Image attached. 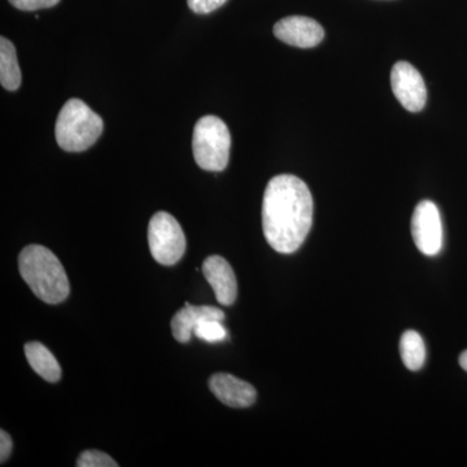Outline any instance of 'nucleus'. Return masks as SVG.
<instances>
[{"mask_svg": "<svg viewBox=\"0 0 467 467\" xmlns=\"http://www.w3.org/2000/svg\"><path fill=\"white\" fill-rule=\"evenodd\" d=\"M313 223V198L308 186L291 174L267 183L263 201L266 242L279 254H291L306 242Z\"/></svg>", "mask_w": 467, "mask_h": 467, "instance_id": "f257e3e1", "label": "nucleus"}, {"mask_svg": "<svg viewBox=\"0 0 467 467\" xmlns=\"http://www.w3.org/2000/svg\"><path fill=\"white\" fill-rule=\"evenodd\" d=\"M18 270L33 294L45 303L55 306L69 296L66 269L48 248L27 245L18 256Z\"/></svg>", "mask_w": 467, "mask_h": 467, "instance_id": "f03ea898", "label": "nucleus"}, {"mask_svg": "<svg viewBox=\"0 0 467 467\" xmlns=\"http://www.w3.org/2000/svg\"><path fill=\"white\" fill-rule=\"evenodd\" d=\"M103 128L101 117L85 101L70 99L58 113L55 135L60 149L67 152H82L97 143Z\"/></svg>", "mask_w": 467, "mask_h": 467, "instance_id": "7ed1b4c3", "label": "nucleus"}, {"mask_svg": "<svg viewBox=\"0 0 467 467\" xmlns=\"http://www.w3.org/2000/svg\"><path fill=\"white\" fill-rule=\"evenodd\" d=\"M232 135L217 116H204L196 122L192 135L193 158L208 171H223L229 164Z\"/></svg>", "mask_w": 467, "mask_h": 467, "instance_id": "20e7f679", "label": "nucleus"}, {"mask_svg": "<svg viewBox=\"0 0 467 467\" xmlns=\"http://www.w3.org/2000/svg\"><path fill=\"white\" fill-rule=\"evenodd\" d=\"M150 254L159 264L175 265L186 251V238L182 227L171 214L158 212L150 218L149 225Z\"/></svg>", "mask_w": 467, "mask_h": 467, "instance_id": "39448f33", "label": "nucleus"}, {"mask_svg": "<svg viewBox=\"0 0 467 467\" xmlns=\"http://www.w3.org/2000/svg\"><path fill=\"white\" fill-rule=\"evenodd\" d=\"M411 235L418 250L426 256H436L441 251L442 223L435 202L423 201L414 209Z\"/></svg>", "mask_w": 467, "mask_h": 467, "instance_id": "423d86ee", "label": "nucleus"}, {"mask_svg": "<svg viewBox=\"0 0 467 467\" xmlns=\"http://www.w3.org/2000/svg\"><path fill=\"white\" fill-rule=\"evenodd\" d=\"M391 86L396 99L409 112L425 109L427 90L425 81L416 67L407 61H399L392 67Z\"/></svg>", "mask_w": 467, "mask_h": 467, "instance_id": "0eeeda50", "label": "nucleus"}, {"mask_svg": "<svg viewBox=\"0 0 467 467\" xmlns=\"http://www.w3.org/2000/svg\"><path fill=\"white\" fill-rule=\"evenodd\" d=\"M275 36L294 47L312 48L324 41L325 30L313 18L290 16L275 24Z\"/></svg>", "mask_w": 467, "mask_h": 467, "instance_id": "6e6552de", "label": "nucleus"}, {"mask_svg": "<svg viewBox=\"0 0 467 467\" xmlns=\"http://www.w3.org/2000/svg\"><path fill=\"white\" fill-rule=\"evenodd\" d=\"M202 275L213 288L221 306H230L235 303L238 295L235 273L223 257L213 254L205 259L202 263Z\"/></svg>", "mask_w": 467, "mask_h": 467, "instance_id": "1a4fd4ad", "label": "nucleus"}, {"mask_svg": "<svg viewBox=\"0 0 467 467\" xmlns=\"http://www.w3.org/2000/svg\"><path fill=\"white\" fill-rule=\"evenodd\" d=\"M209 389L218 400L232 408L251 407L257 398L256 389L252 384L225 373L212 376Z\"/></svg>", "mask_w": 467, "mask_h": 467, "instance_id": "9d476101", "label": "nucleus"}, {"mask_svg": "<svg viewBox=\"0 0 467 467\" xmlns=\"http://www.w3.org/2000/svg\"><path fill=\"white\" fill-rule=\"evenodd\" d=\"M202 319H217L225 321V313L223 310L211 306H190L186 304L182 309L175 313L171 319V333L175 340L180 343H189L192 340L193 328Z\"/></svg>", "mask_w": 467, "mask_h": 467, "instance_id": "9b49d317", "label": "nucleus"}, {"mask_svg": "<svg viewBox=\"0 0 467 467\" xmlns=\"http://www.w3.org/2000/svg\"><path fill=\"white\" fill-rule=\"evenodd\" d=\"M27 362L33 370L50 383H57L61 378V368L57 358L47 347L39 342H30L24 347Z\"/></svg>", "mask_w": 467, "mask_h": 467, "instance_id": "f8f14e48", "label": "nucleus"}, {"mask_svg": "<svg viewBox=\"0 0 467 467\" xmlns=\"http://www.w3.org/2000/svg\"><path fill=\"white\" fill-rule=\"evenodd\" d=\"M0 84L8 91H16L21 85L16 48L5 36L0 38Z\"/></svg>", "mask_w": 467, "mask_h": 467, "instance_id": "ddd939ff", "label": "nucleus"}, {"mask_svg": "<svg viewBox=\"0 0 467 467\" xmlns=\"http://www.w3.org/2000/svg\"><path fill=\"white\" fill-rule=\"evenodd\" d=\"M400 355L405 367L411 371L420 370L425 364L426 347L417 331L408 330L400 339Z\"/></svg>", "mask_w": 467, "mask_h": 467, "instance_id": "4468645a", "label": "nucleus"}, {"mask_svg": "<svg viewBox=\"0 0 467 467\" xmlns=\"http://www.w3.org/2000/svg\"><path fill=\"white\" fill-rule=\"evenodd\" d=\"M193 335L207 343H218L226 339L227 331L217 319H202L193 328Z\"/></svg>", "mask_w": 467, "mask_h": 467, "instance_id": "2eb2a0df", "label": "nucleus"}, {"mask_svg": "<svg viewBox=\"0 0 467 467\" xmlns=\"http://www.w3.org/2000/svg\"><path fill=\"white\" fill-rule=\"evenodd\" d=\"M77 466L78 467H117L119 463L116 462L112 457L100 451H85L81 456L77 460Z\"/></svg>", "mask_w": 467, "mask_h": 467, "instance_id": "dca6fc26", "label": "nucleus"}, {"mask_svg": "<svg viewBox=\"0 0 467 467\" xmlns=\"http://www.w3.org/2000/svg\"><path fill=\"white\" fill-rule=\"evenodd\" d=\"M60 0H9L15 8L20 11H38V9L51 8Z\"/></svg>", "mask_w": 467, "mask_h": 467, "instance_id": "f3484780", "label": "nucleus"}, {"mask_svg": "<svg viewBox=\"0 0 467 467\" xmlns=\"http://www.w3.org/2000/svg\"><path fill=\"white\" fill-rule=\"evenodd\" d=\"M227 0H187L190 9L198 15H207L223 7Z\"/></svg>", "mask_w": 467, "mask_h": 467, "instance_id": "a211bd4d", "label": "nucleus"}, {"mask_svg": "<svg viewBox=\"0 0 467 467\" xmlns=\"http://www.w3.org/2000/svg\"><path fill=\"white\" fill-rule=\"evenodd\" d=\"M12 448H14V442H12L11 436L2 430L0 432V462L5 463L9 459Z\"/></svg>", "mask_w": 467, "mask_h": 467, "instance_id": "6ab92c4d", "label": "nucleus"}, {"mask_svg": "<svg viewBox=\"0 0 467 467\" xmlns=\"http://www.w3.org/2000/svg\"><path fill=\"white\" fill-rule=\"evenodd\" d=\"M460 365L463 370L467 371V350L460 356Z\"/></svg>", "mask_w": 467, "mask_h": 467, "instance_id": "aec40b11", "label": "nucleus"}]
</instances>
